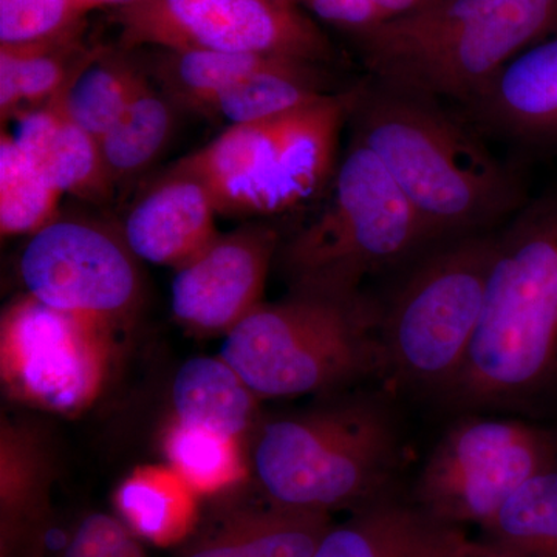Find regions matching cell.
<instances>
[{
    "label": "cell",
    "instance_id": "obj_1",
    "mask_svg": "<svg viewBox=\"0 0 557 557\" xmlns=\"http://www.w3.org/2000/svg\"><path fill=\"white\" fill-rule=\"evenodd\" d=\"M350 123L354 138L379 157L412 205L429 245L493 231L530 199L519 172L434 98L368 76Z\"/></svg>",
    "mask_w": 557,
    "mask_h": 557
},
{
    "label": "cell",
    "instance_id": "obj_2",
    "mask_svg": "<svg viewBox=\"0 0 557 557\" xmlns=\"http://www.w3.org/2000/svg\"><path fill=\"white\" fill-rule=\"evenodd\" d=\"M557 392V188L497 230L485 306L442 397L465 409L520 408Z\"/></svg>",
    "mask_w": 557,
    "mask_h": 557
},
{
    "label": "cell",
    "instance_id": "obj_3",
    "mask_svg": "<svg viewBox=\"0 0 557 557\" xmlns=\"http://www.w3.org/2000/svg\"><path fill=\"white\" fill-rule=\"evenodd\" d=\"M556 33L557 0H428L350 38L375 83L465 106Z\"/></svg>",
    "mask_w": 557,
    "mask_h": 557
},
{
    "label": "cell",
    "instance_id": "obj_4",
    "mask_svg": "<svg viewBox=\"0 0 557 557\" xmlns=\"http://www.w3.org/2000/svg\"><path fill=\"white\" fill-rule=\"evenodd\" d=\"M401 453L386 403L348 395L263 424L252 469L274 504L332 515L387 496Z\"/></svg>",
    "mask_w": 557,
    "mask_h": 557
},
{
    "label": "cell",
    "instance_id": "obj_5",
    "mask_svg": "<svg viewBox=\"0 0 557 557\" xmlns=\"http://www.w3.org/2000/svg\"><path fill=\"white\" fill-rule=\"evenodd\" d=\"M220 357L258 397L335 394L384 372L381 304L289 289L230 330Z\"/></svg>",
    "mask_w": 557,
    "mask_h": 557
},
{
    "label": "cell",
    "instance_id": "obj_6",
    "mask_svg": "<svg viewBox=\"0 0 557 557\" xmlns=\"http://www.w3.org/2000/svg\"><path fill=\"white\" fill-rule=\"evenodd\" d=\"M366 83L368 78L274 119L230 124L172 168L200 180L219 214L292 211L335 177L339 134Z\"/></svg>",
    "mask_w": 557,
    "mask_h": 557
},
{
    "label": "cell",
    "instance_id": "obj_7",
    "mask_svg": "<svg viewBox=\"0 0 557 557\" xmlns=\"http://www.w3.org/2000/svg\"><path fill=\"white\" fill-rule=\"evenodd\" d=\"M325 208L278 247L289 289L361 295L370 274L431 247L412 205L379 157L351 138Z\"/></svg>",
    "mask_w": 557,
    "mask_h": 557
},
{
    "label": "cell",
    "instance_id": "obj_8",
    "mask_svg": "<svg viewBox=\"0 0 557 557\" xmlns=\"http://www.w3.org/2000/svg\"><path fill=\"white\" fill-rule=\"evenodd\" d=\"M497 230L440 242L381 306L384 372L443 394L482 317Z\"/></svg>",
    "mask_w": 557,
    "mask_h": 557
},
{
    "label": "cell",
    "instance_id": "obj_9",
    "mask_svg": "<svg viewBox=\"0 0 557 557\" xmlns=\"http://www.w3.org/2000/svg\"><path fill=\"white\" fill-rule=\"evenodd\" d=\"M556 465L552 432L507 418L465 417L429 454L412 502L443 522L482 528L528 480Z\"/></svg>",
    "mask_w": 557,
    "mask_h": 557
},
{
    "label": "cell",
    "instance_id": "obj_10",
    "mask_svg": "<svg viewBox=\"0 0 557 557\" xmlns=\"http://www.w3.org/2000/svg\"><path fill=\"white\" fill-rule=\"evenodd\" d=\"M108 329L30 295L17 299L0 325L3 383L14 397L42 409H86L104 384Z\"/></svg>",
    "mask_w": 557,
    "mask_h": 557
},
{
    "label": "cell",
    "instance_id": "obj_11",
    "mask_svg": "<svg viewBox=\"0 0 557 557\" xmlns=\"http://www.w3.org/2000/svg\"><path fill=\"white\" fill-rule=\"evenodd\" d=\"M123 234L76 219H57L33 234L20 273L28 295L53 309L109 327L139 296V278Z\"/></svg>",
    "mask_w": 557,
    "mask_h": 557
},
{
    "label": "cell",
    "instance_id": "obj_12",
    "mask_svg": "<svg viewBox=\"0 0 557 557\" xmlns=\"http://www.w3.org/2000/svg\"><path fill=\"white\" fill-rule=\"evenodd\" d=\"M278 247L281 234L263 223L220 234L175 273L172 313L201 332L228 333L262 304Z\"/></svg>",
    "mask_w": 557,
    "mask_h": 557
},
{
    "label": "cell",
    "instance_id": "obj_13",
    "mask_svg": "<svg viewBox=\"0 0 557 557\" xmlns=\"http://www.w3.org/2000/svg\"><path fill=\"white\" fill-rule=\"evenodd\" d=\"M263 54L338 64V50L295 0H207L190 24L186 49Z\"/></svg>",
    "mask_w": 557,
    "mask_h": 557
},
{
    "label": "cell",
    "instance_id": "obj_14",
    "mask_svg": "<svg viewBox=\"0 0 557 557\" xmlns=\"http://www.w3.org/2000/svg\"><path fill=\"white\" fill-rule=\"evenodd\" d=\"M482 134L536 153L557 152V33L520 53L461 106Z\"/></svg>",
    "mask_w": 557,
    "mask_h": 557
},
{
    "label": "cell",
    "instance_id": "obj_15",
    "mask_svg": "<svg viewBox=\"0 0 557 557\" xmlns=\"http://www.w3.org/2000/svg\"><path fill=\"white\" fill-rule=\"evenodd\" d=\"M218 214L207 186L171 168L132 205L124 242L135 258L178 270L218 239Z\"/></svg>",
    "mask_w": 557,
    "mask_h": 557
},
{
    "label": "cell",
    "instance_id": "obj_16",
    "mask_svg": "<svg viewBox=\"0 0 557 557\" xmlns=\"http://www.w3.org/2000/svg\"><path fill=\"white\" fill-rule=\"evenodd\" d=\"M475 545L463 527L387 494L330 528L311 557H467Z\"/></svg>",
    "mask_w": 557,
    "mask_h": 557
},
{
    "label": "cell",
    "instance_id": "obj_17",
    "mask_svg": "<svg viewBox=\"0 0 557 557\" xmlns=\"http://www.w3.org/2000/svg\"><path fill=\"white\" fill-rule=\"evenodd\" d=\"M14 119L17 126L11 137L54 188L95 203L112 197L115 188L102 163L100 145L70 119L60 94Z\"/></svg>",
    "mask_w": 557,
    "mask_h": 557
},
{
    "label": "cell",
    "instance_id": "obj_18",
    "mask_svg": "<svg viewBox=\"0 0 557 557\" xmlns=\"http://www.w3.org/2000/svg\"><path fill=\"white\" fill-rule=\"evenodd\" d=\"M335 525L332 515L265 504L230 512L182 557H311Z\"/></svg>",
    "mask_w": 557,
    "mask_h": 557
},
{
    "label": "cell",
    "instance_id": "obj_19",
    "mask_svg": "<svg viewBox=\"0 0 557 557\" xmlns=\"http://www.w3.org/2000/svg\"><path fill=\"white\" fill-rule=\"evenodd\" d=\"M256 397L222 357H197L180 368L172 386L178 423L239 438L255 417Z\"/></svg>",
    "mask_w": 557,
    "mask_h": 557
},
{
    "label": "cell",
    "instance_id": "obj_20",
    "mask_svg": "<svg viewBox=\"0 0 557 557\" xmlns=\"http://www.w3.org/2000/svg\"><path fill=\"white\" fill-rule=\"evenodd\" d=\"M115 504L127 527L159 547L186 541L199 520V494L171 467L132 472L116 491Z\"/></svg>",
    "mask_w": 557,
    "mask_h": 557
},
{
    "label": "cell",
    "instance_id": "obj_21",
    "mask_svg": "<svg viewBox=\"0 0 557 557\" xmlns=\"http://www.w3.org/2000/svg\"><path fill=\"white\" fill-rule=\"evenodd\" d=\"M325 65L282 60L220 90L207 108L230 124L256 123L284 115L333 94Z\"/></svg>",
    "mask_w": 557,
    "mask_h": 557
},
{
    "label": "cell",
    "instance_id": "obj_22",
    "mask_svg": "<svg viewBox=\"0 0 557 557\" xmlns=\"http://www.w3.org/2000/svg\"><path fill=\"white\" fill-rule=\"evenodd\" d=\"M81 27L50 40L0 46L2 123L53 100L91 53L79 42Z\"/></svg>",
    "mask_w": 557,
    "mask_h": 557
},
{
    "label": "cell",
    "instance_id": "obj_23",
    "mask_svg": "<svg viewBox=\"0 0 557 557\" xmlns=\"http://www.w3.org/2000/svg\"><path fill=\"white\" fill-rule=\"evenodd\" d=\"M146 81L143 70L121 51L91 50L70 76L60 98L70 119L100 141Z\"/></svg>",
    "mask_w": 557,
    "mask_h": 557
},
{
    "label": "cell",
    "instance_id": "obj_24",
    "mask_svg": "<svg viewBox=\"0 0 557 557\" xmlns=\"http://www.w3.org/2000/svg\"><path fill=\"white\" fill-rule=\"evenodd\" d=\"M174 129V110L168 95L143 84L120 120L98 141L102 163L113 188L139 177L159 159Z\"/></svg>",
    "mask_w": 557,
    "mask_h": 557
},
{
    "label": "cell",
    "instance_id": "obj_25",
    "mask_svg": "<svg viewBox=\"0 0 557 557\" xmlns=\"http://www.w3.org/2000/svg\"><path fill=\"white\" fill-rule=\"evenodd\" d=\"M482 531V542L507 555L557 557V465L520 486Z\"/></svg>",
    "mask_w": 557,
    "mask_h": 557
},
{
    "label": "cell",
    "instance_id": "obj_26",
    "mask_svg": "<svg viewBox=\"0 0 557 557\" xmlns=\"http://www.w3.org/2000/svg\"><path fill=\"white\" fill-rule=\"evenodd\" d=\"M64 194L44 177L9 132L0 137V233L33 236L60 219Z\"/></svg>",
    "mask_w": 557,
    "mask_h": 557
},
{
    "label": "cell",
    "instance_id": "obj_27",
    "mask_svg": "<svg viewBox=\"0 0 557 557\" xmlns=\"http://www.w3.org/2000/svg\"><path fill=\"white\" fill-rule=\"evenodd\" d=\"M159 78L174 98L205 109L220 90L239 83L259 70L285 58L231 51L190 49L161 50Z\"/></svg>",
    "mask_w": 557,
    "mask_h": 557
},
{
    "label": "cell",
    "instance_id": "obj_28",
    "mask_svg": "<svg viewBox=\"0 0 557 557\" xmlns=\"http://www.w3.org/2000/svg\"><path fill=\"white\" fill-rule=\"evenodd\" d=\"M170 467L199 496H212L239 485L247 478L239 438L188 424L175 423L164 440Z\"/></svg>",
    "mask_w": 557,
    "mask_h": 557
},
{
    "label": "cell",
    "instance_id": "obj_29",
    "mask_svg": "<svg viewBox=\"0 0 557 557\" xmlns=\"http://www.w3.org/2000/svg\"><path fill=\"white\" fill-rule=\"evenodd\" d=\"M75 0H0V46H25L76 30Z\"/></svg>",
    "mask_w": 557,
    "mask_h": 557
},
{
    "label": "cell",
    "instance_id": "obj_30",
    "mask_svg": "<svg viewBox=\"0 0 557 557\" xmlns=\"http://www.w3.org/2000/svg\"><path fill=\"white\" fill-rule=\"evenodd\" d=\"M27 443L13 432L2 437V511L3 528L10 533L14 522L24 515L36 486V458Z\"/></svg>",
    "mask_w": 557,
    "mask_h": 557
},
{
    "label": "cell",
    "instance_id": "obj_31",
    "mask_svg": "<svg viewBox=\"0 0 557 557\" xmlns=\"http://www.w3.org/2000/svg\"><path fill=\"white\" fill-rule=\"evenodd\" d=\"M314 21L324 22L348 36L368 30L383 21L370 0H295Z\"/></svg>",
    "mask_w": 557,
    "mask_h": 557
},
{
    "label": "cell",
    "instance_id": "obj_32",
    "mask_svg": "<svg viewBox=\"0 0 557 557\" xmlns=\"http://www.w3.org/2000/svg\"><path fill=\"white\" fill-rule=\"evenodd\" d=\"M127 528L108 515H91L83 520L62 557H112L113 548Z\"/></svg>",
    "mask_w": 557,
    "mask_h": 557
},
{
    "label": "cell",
    "instance_id": "obj_33",
    "mask_svg": "<svg viewBox=\"0 0 557 557\" xmlns=\"http://www.w3.org/2000/svg\"><path fill=\"white\" fill-rule=\"evenodd\" d=\"M376 10L380 11L381 16L384 20L388 17L399 16V14L408 13V11L417 9L421 3L428 2V0H370Z\"/></svg>",
    "mask_w": 557,
    "mask_h": 557
},
{
    "label": "cell",
    "instance_id": "obj_34",
    "mask_svg": "<svg viewBox=\"0 0 557 557\" xmlns=\"http://www.w3.org/2000/svg\"><path fill=\"white\" fill-rule=\"evenodd\" d=\"M112 557H146V553L137 539L127 531L113 548Z\"/></svg>",
    "mask_w": 557,
    "mask_h": 557
},
{
    "label": "cell",
    "instance_id": "obj_35",
    "mask_svg": "<svg viewBox=\"0 0 557 557\" xmlns=\"http://www.w3.org/2000/svg\"><path fill=\"white\" fill-rule=\"evenodd\" d=\"M131 2L134 0H75V5L81 16L84 17L89 11L102 9V7H119L121 9Z\"/></svg>",
    "mask_w": 557,
    "mask_h": 557
},
{
    "label": "cell",
    "instance_id": "obj_36",
    "mask_svg": "<svg viewBox=\"0 0 557 557\" xmlns=\"http://www.w3.org/2000/svg\"><path fill=\"white\" fill-rule=\"evenodd\" d=\"M467 557H516L507 555V553L498 552V549L490 547L485 542H478L475 548Z\"/></svg>",
    "mask_w": 557,
    "mask_h": 557
}]
</instances>
